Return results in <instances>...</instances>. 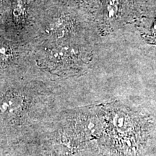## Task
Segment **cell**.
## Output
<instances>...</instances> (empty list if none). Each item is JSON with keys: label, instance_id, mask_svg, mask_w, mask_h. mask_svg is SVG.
Segmentation results:
<instances>
[{"label": "cell", "instance_id": "obj_1", "mask_svg": "<svg viewBox=\"0 0 156 156\" xmlns=\"http://www.w3.org/2000/svg\"><path fill=\"white\" fill-rule=\"evenodd\" d=\"M69 108L52 95L22 87L7 90L0 95V134L19 153Z\"/></svg>", "mask_w": 156, "mask_h": 156}, {"label": "cell", "instance_id": "obj_2", "mask_svg": "<svg viewBox=\"0 0 156 156\" xmlns=\"http://www.w3.org/2000/svg\"><path fill=\"white\" fill-rule=\"evenodd\" d=\"M13 16L15 22L22 23L26 16V9L23 0H17V2L13 9Z\"/></svg>", "mask_w": 156, "mask_h": 156}, {"label": "cell", "instance_id": "obj_4", "mask_svg": "<svg viewBox=\"0 0 156 156\" xmlns=\"http://www.w3.org/2000/svg\"><path fill=\"white\" fill-rule=\"evenodd\" d=\"M96 156H109V155H105V154H101V155H96Z\"/></svg>", "mask_w": 156, "mask_h": 156}, {"label": "cell", "instance_id": "obj_3", "mask_svg": "<svg viewBox=\"0 0 156 156\" xmlns=\"http://www.w3.org/2000/svg\"><path fill=\"white\" fill-rule=\"evenodd\" d=\"M119 0H107L106 9L109 18H113L118 12Z\"/></svg>", "mask_w": 156, "mask_h": 156}]
</instances>
